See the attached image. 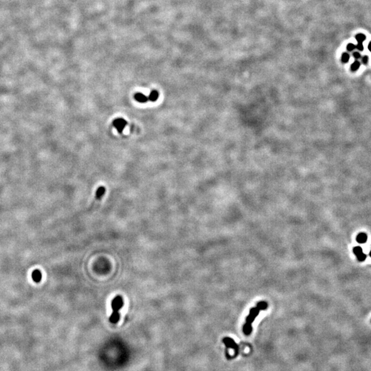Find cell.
Listing matches in <instances>:
<instances>
[{
  "instance_id": "cell-1",
  "label": "cell",
  "mask_w": 371,
  "mask_h": 371,
  "mask_svg": "<svg viewBox=\"0 0 371 371\" xmlns=\"http://www.w3.org/2000/svg\"><path fill=\"white\" fill-rule=\"evenodd\" d=\"M268 307V304L266 301H261L257 303L256 306L251 308L249 311V314L246 318V323L243 327V330L244 334L246 335H249L252 331V324L255 320V318L258 315L259 313L261 311H263L267 309Z\"/></svg>"
},
{
  "instance_id": "cell-2",
  "label": "cell",
  "mask_w": 371,
  "mask_h": 371,
  "mask_svg": "<svg viewBox=\"0 0 371 371\" xmlns=\"http://www.w3.org/2000/svg\"><path fill=\"white\" fill-rule=\"evenodd\" d=\"M124 301L122 297L118 295L115 298L113 299L111 302V307H112L113 312L109 317V320L113 323H116L120 319V313L119 311L120 310L123 306Z\"/></svg>"
},
{
  "instance_id": "cell-3",
  "label": "cell",
  "mask_w": 371,
  "mask_h": 371,
  "mask_svg": "<svg viewBox=\"0 0 371 371\" xmlns=\"http://www.w3.org/2000/svg\"><path fill=\"white\" fill-rule=\"evenodd\" d=\"M113 125L119 134H122L124 129L127 125V122L123 118H117L113 120Z\"/></svg>"
},
{
  "instance_id": "cell-4",
  "label": "cell",
  "mask_w": 371,
  "mask_h": 371,
  "mask_svg": "<svg viewBox=\"0 0 371 371\" xmlns=\"http://www.w3.org/2000/svg\"><path fill=\"white\" fill-rule=\"evenodd\" d=\"M223 343H224L225 345L228 347V348L234 349L235 355H237L238 352H239V346H238L237 344L235 343L234 339L230 338V337H225V338L223 339Z\"/></svg>"
},
{
  "instance_id": "cell-5",
  "label": "cell",
  "mask_w": 371,
  "mask_h": 371,
  "mask_svg": "<svg viewBox=\"0 0 371 371\" xmlns=\"http://www.w3.org/2000/svg\"><path fill=\"white\" fill-rule=\"evenodd\" d=\"M353 251L354 254L356 256L357 258V260L360 261V262H363V261L366 260V255L363 252L362 248H361L360 246L355 247L353 248Z\"/></svg>"
},
{
  "instance_id": "cell-6",
  "label": "cell",
  "mask_w": 371,
  "mask_h": 371,
  "mask_svg": "<svg viewBox=\"0 0 371 371\" xmlns=\"http://www.w3.org/2000/svg\"><path fill=\"white\" fill-rule=\"evenodd\" d=\"M134 98L135 99V101L140 103H146V102L149 101L148 97H147L146 96H145V95L142 94V93H140V92L136 93V94L134 95Z\"/></svg>"
},
{
  "instance_id": "cell-7",
  "label": "cell",
  "mask_w": 371,
  "mask_h": 371,
  "mask_svg": "<svg viewBox=\"0 0 371 371\" xmlns=\"http://www.w3.org/2000/svg\"><path fill=\"white\" fill-rule=\"evenodd\" d=\"M367 239H368L367 234L363 232H361L357 235V236L356 241L357 242L359 243L363 244V243H365L367 241Z\"/></svg>"
},
{
  "instance_id": "cell-8",
  "label": "cell",
  "mask_w": 371,
  "mask_h": 371,
  "mask_svg": "<svg viewBox=\"0 0 371 371\" xmlns=\"http://www.w3.org/2000/svg\"><path fill=\"white\" fill-rule=\"evenodd\" d=\"M158 97H159L158 92L156 91V90H153V91H152L151 93H150L148 98L150 101L155 102L158 99Z\"/></svg>"
},
{
  "instance_id": "cell-9",
  "label": "cell",
  "mask_w": 371,
  "mask_h": 371,
  "mask_svg": "<svg viewBox=\"0 0 371 371\" xmlns=\"http://www.w3.org/2000/svg\"><path fill=\"white\" fill-rule=\"evenodd\" d=\"M105 191H106V189L104 186L99 187L96 191V198L98 199H101L104 195V193H105Z\"/></svg>"
},
{
  "instance_id": "cell-10",
  "label": "cell",
  "mask_w": 371,
  "mask_h": 371,
  "mask_svg": "<svg viewBox=\"0 0 371 371\" xmlns=\"http://www.w3.org/2000/svg\"><path fill=\"white\" fill-rule=\"evenodd\" d=\"M32 278L35 282H39L41 279V273L39 270H35L32 273Z\"/></svg>"
},
{
  "instance_id": "cell-11",
  "label": "cell",
  "mask_w": 371,
  "mask_h": 371,
  "mask_svg": "<svg viewBox=\"0 0 371 371\" xmlns=\"http://www.w3.org/2000/svg\"><path fill=\"white\" fill-rule=\"evenodd\" d=\"M355 39L356 41H357L358 43H360V44H362V43L365 41L366 37L363 34H361V33H360V34H357L355 36Z\"/></svg>"
},
{
  "instance_id": "cell-12",
  "label": "cell",
  "mask_w": 371,
  "mask_h": 371,
  "mask_svg": "<svg viewBox=\"0 0 371 371\" xmlns=\"http://www.w3.org/2000/svg\"><path fill=\"white\" fill-rule=\"evenodd\" d=\"M360 67V63L358 61H355L351 65V70L353 71V72H355V71L359 70Z\"/></svg>"
},
{
  "instance_id": "cell-13",
  "label": "cell",
  "mask_w": 371,
  "mask_h": 371,
  "mask_svg": "<svg viewBox=\"0 0 371 371\" xmlns=\"http://www.w3.org/2000/svg\"><path fill=\"white\" fill-rule=\"evenodd\" d=\"M342 62L344 63H348L349 59H350V55L348 53H346V52H344V53L342 54Z\"/></svg>"
},
{
  "instance_id": "cell-14",
  "label": "cell",
  "mask_w": 371,
  "mask_h": 371,
  "mask_svg": "<svg viewBox=\"0 0 371 371\" xmlns=\"http://www.w3.org/2000/svg\"><path fill=\"white\" fill-rule=\"evenodd\" d=\"M355 48V46L353 44H348L346 46V50L348 52H352Z\"/></svg>"
},
{
  "instance_id": "cell-15",
  "label": "cell",
  "mask_w": 371,
  "mask_h": 371,
  "mask_svg": "<svg viewBox=\"0 0 371 371\" xmlns=\"http://www.w3.org/2000/svg\"><path fill=\"white\" fill-rule=\"evenodd\" d=\"M355 48H357L358 50H360V51H363V44H360V43H358V44H357V46H355Z\"/></svg>"
},
{
  "instance_id": "cell-16",
  "label": "cell",
  "mask_w": 371,
  "mask_h": 371,
  "mask_svg": "<svg viewBox=\"0 0 371 371\" xmlns=\"http://www.w3.org/2000/svg\"><path fill=\"white\" fill-rule=\"evenodd\" d=\"M361 61H362V63L364 64V65H366L368 63V56H363L362 59H361Z\"/></svg>"
},
{
  "instance_id": "cell-17",
  "label": "cell",
  "mask_w": 371,
  "mask_h": 371,
  "mask_svg": "<svg viewBox=\"0 0 371 371\" xmlns=\"http://www.w3.org/2000/svg\"><path fill=\"white\" fill-rule=\"evenodd\" d=\"M353 56L354 58L356 59V60H357V59H359L361 57V54H360V53H359V52H354V53L353 54Z\"/></svg>"
},
{
  "instance_id": "cell-18",
  "label": "cell",
  "mask_w": 371,
  "mask_h": 371,
  "mask_svg": "<svg viewBox=\"0 0 371 371\" xmlns=\"http://www.w3.org/2000/svg\"><path fill=\"white\" fill-rule=\"evenodd\" d=\"M368 49L369 50V51L371 52V41L369 43V44H368Z\"/></svg>"
},
{
  "instance_id": "cell-19",
  "label": "cell",
  "mask_w": 371,
  "mask_h": 371,
  "mask_svg": "<svg viewBox=\"0 0 371 371\" xmlns=\"http://www.w3.org/2000/svg\"><path fill=\"white\" fill-rule=\"evenodd\" d=\"M369 256H370V258H371V251L370 252V253H369Z\"/></svg>"
}]
</instances>
